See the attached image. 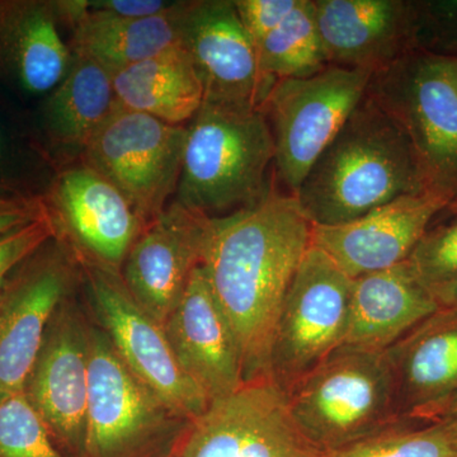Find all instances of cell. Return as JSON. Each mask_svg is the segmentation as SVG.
Segmentation results:
<instances>
[{
  "label": "cell",
  "instance_id": "cell-1",
  "mask_svg": "<svg viewBox=\"0 0 457 457\" xmlns=\"http://www.w3.org/2000/svg\"><path fill=\"white\" fill-rule=\"evenodd\" d=\"M312 239L296 197L276 188L254 206L212 218L201 267L236 333L245 381L270 378L279 312Z\"/></svg>",
  "mask_w": 457,
  "mask_h": 457
},
{
  "label": "cell",
  "instance_id": "cell-2",
  "mask_svg": "<svg viewBox=\"0 0 457 457\" xmlns=\"http://www.w3.org/2000/svg\"><path fill=\"white\" fill-rule=\"evenodd\" d=\"M426 191L407 134L366 93L295 197L312 225L335 227L396 198Z\"/></svg>",
  "mask_w": 457,
  "mask_h": 457
},
{
  "label": "cell",
  "instance_id": "cell-3",
  "mask_svg": "<svg viewBox=\"0 0 457 457\" xmlns=\"http://www.w3.org/2000/svg\"><path fill=\"white\" fill-rule=\"evenodd\" d=\"M186 128L174 201L222 218L254 206L275 188V144L261 110L204 102Z\"/></svg>",
  "mask_w": 457,
  "mask_h": 457
},
{
  "label": "cell",
  "instance_id": "cell-4",
  "mask_svg": "<svg viewBox=\"0 0 457 457\" xmlns=\"http://www.w3.org/2000/svg\"><path fill=\"white\" fill-rule=\"evenodd\" d=\"M285 395L296 425L326 453L404 422L386 351L343 345Z\"/></svg>",
  "mask_w": 457,
  "mask_h": 457
},
{
  "label": "cell",
  "instance_id": "cell-5",
  "mask_svg": "<svg viewBox=\"0 0 457 457\" xmlns=\"http://www.w3.org/2000/svg\"><path fill=\"white\" fill-rule=\"evenodd\" d=\"M191 422L123 363L106 333L90 320L82 457H176Z\"/></svg>",
  "mask_w": 457,
  "mask_h": 457
},
{
  "label": "cell",
  "instance_id": "cell-6",
  "mask_svg": "<svg viewBox=\"0 0 457 457\" xmlns=\"http://www.w3.org/2000/svg\"><path fill=\"white\" fill-rule=\"evenodd\" d=\"M368 96L411 140L426 189L457 200V84L449 57L413 50L371 75Z\"/></svg>",
  "mask_w": 457,
  "mask_h": 457
},
{
  "label": "cell",
  "instance_id": "cell-7",
  "mask_svg": "<svg viewBox=\"0 0 457 457\" xmlns=\"http://www.w3.org/2000/svg\"><path fill=\"white\" fill-rule=\"evenodd\" d=\"M371 75L329 64L309 77L273 84L261 111L275 144L276 177L287 194H297L319 155L365 97Z\"/></svg>",
  "mask_w": 457,
  "mask_h": 457
},
{
  "label": "cell",
  "instance_id": "cell-8",
  "mask_svg": "<svg viewBox=\"0 0 457 457\" xmlns=\"http://www.w3.org/2000/svg\"><path fill=\"white\" fill-rule=\"evenodd\" d=\"M352 282L317 246L303 255L279 312L270 356V378L285 394L345 345Z\"/></svg>",
  "mask_w": 457,
  "mask_h": 457
},
{
  "label": "cell",
  "instance_id": "cell-9",
  "mask_svg": "<svg viewBox=\"0 0 457 457\" xmlns=\"http://www.w3.org/2000/svg\"><path fill=\"white\" fill-rule=\"evenodd\" d=\"M54 237L80 267L121 273L147 227L130 201L82 158L60 164L42 192Z\"/></svg>",
  "mask_w": 457,
  "mask_h": 457
},
{
  "label": "cell",
  "instance_id": "cell-10",
  "mask_svg": "<svg viewBox=\"0 0 457 457\" xmlns=\"http://www.w3.org/2000/svg\"><path fill=\"white\" fill-rule=\"evenodd\" d=\"M186 135V126L170 125L117 104L82 159L116 186L149 225L177 194Z\"/></svg>",
  "mask_w": 457,
  "mask_h": 457
},
{
  "label": "cell",
  "instance_id": "cell-11",
  "mask_svg": "<svg viewBox=\"0 0 457 457\" xmlns=\"http://www.w3.org/2000/svg\"><path fill=\"white\" fill-rule=\"evenodd\" d=\"M80 270L93 317L123 363L180 416L188 420L200 417L210 400L180 368L163 324L132 297L121 273Z\"/></svg>",
  "mask_w": 457,
  "mask_h": 457
},
{
  "label": "cell",
  "instance_id": "cell-12",
  "mask_svg": "<svg viewBox=\"0 0 457 457\" xmlns=\"http://www.w3.org/2000/svg\"><path fill=\"white\" fill-rule=\"evenodd\" d=\"M272 378L245 381L192 420L176 457H324Z\"/></svg>",
  "mask_w": 457,
  "mask_h": 457
},
{
  "label": "cell",
  "instance_id": "cell-13",
  "mask_svg": "<svg viewBox=\"0 0 457 457\" xmlns=\"http://www.w3.org/2000/svg\"><path fill=\"white\" fill-rule=\"evenodd\" d=\"M79 282V264L53 237L0 287V398L22 393L51 319Z\"/></svg>",
  "mask_w": 457,
  "mask_h": 457
},
{
  "label": "cell",
  "instance_id": "cell-14",
  "mask_svg": "<svg viewBox=\"0 0 457 457\" xmlns=\"http://www.w3.org/2000/svg\"><path fill=\"white\" fill-rule=\"evenodd\" d=\"M89 327L74 296L51 319L23 395L62 453L82 457L89 395Z\"/></svg>",
  "mask_w": 457,
  "mask_h": 457
},
{
  "label": "cell",
  "instance_id": "cell-15",
  "mask_svg": "<svg viewBox=\"0 0 457 457\" xmlns=\"http://www.w3.org/2000/svg\"><path fill=\"white\" fill-rule=\"evenodd\" d=\"M179 42L203 83L204 102L261 110L276 82L262 73L234 0L186 2Z\"/></svg>",
  "mask_w": 457,
  "mask_h": 457
},
{
  "label": "cell",
  "instance_id": "cell-16",
  "mask_svg": "<svg viewBox=\"0 0 457 457\" xmlns=\"http://www.w3.org/2000/svg\"><path fill=\"white\" fill-rule=\"evenodd\" d=\"M212 218L173 201L131 246L121 276L141 308L163 324L203 264Z\"/></svg>",
  "mask_w": 457,
  "mask_h": 457
},
{
  "label": "cell",
  "instance_id": "cell-17",
  "mask_svg": "<svg viewBox=\"0 0 457 457\" xmlns=\"http://www.w3.org/2000/svg\"><path fill=\"white\" fill-rule=\"evenodd\" d=\"M447 206L431 192L408 195L347 224L312 225V245L354 279L407 262L427 228Z\"/></svg>",
  "mask_w": 457,
  "mask_h": 457
},
{
  "label": "cell",
  "instance_id": "cell-18",
  "mask_svg": "<svg viewBox=\"0 0 457 457\" xmlns=\"http://www.w3.org/2000/svg\"><path fill=\"white\" fill-rule=\"evenodd\" d=\"M164 329L180 368L210 403L245 384L239 343L203 267L195 270Z\"/></svg>",
  "mask_w": 457,
  "mask_h": 457
},
{
  "label": "cell",
  "instance_id": "cell-19",
  "mask_svg": "<svg viewBox=\"0 0 457 457\" xmlns=\"http://www.w3.org/2000/svg\"><path fill=\"white\" fill-rule=\"evenodd\" d=\"M329 64L374 74L414 50V2L314 0Z\"/></svg>",
  "mask_w": 457,
  "mask_h": 457
},
{
  "label": "cell",
  "instance_id": "cell-20",
  "mask_svg": "<svg viewBox=\"0 0 457 457\" xmlns=\"http://www.w3.org/2000/svg\"><path fill=\"white\" fill-rule=\"evenodd\" d=\"M404 422H435L457 400V309H440L386 351Z\"/></svg>",
  "mask_w": 457,
  "mask_h": 457
},
{
  "label": "cell",
  "instance_id": "cell-21",
  "mask_svg": "<svg viewBox=\"0 0 457 457\" xmlns=\"http://www.w3.org/2000/svg\"><path fill=\"white\" fill-rule=\"evenodd\" d=\"M53 0H0V83L27 99H44L73 60Z\"/></svg>",
  "mask_w": 457,
  "mask_h": 457
},
{
  "label": "cell",
  "instance_id": "cell-22",
  "mask_svg": "<svg viewBox=\"0 0 457 457\" xmlns=\"http://www.w3.org/2000/svg\"><path fill=\"white\" fill-rule=\"evenodd\" d=\"M55 5L62 26L71 29V51L114 75L179 44L186 2L146 18L92 11L87 0H56Z\"/></svg>",
  "mask_w": 457,
  "mask_h": 457
},
{
  "label": "cell",
  "instance_id": "cell-23",
  "mask_svg": "<svg viewBox=\"0 0 457 457\" xmlns=\"http://www.w3.org/2000/svg\"><path fill=\"white\" fill-rule=\"evenodd\" d=\"M432 291L408 262L352 282L345 345L387 351L418 324L440 311Z\"/></svg>",
  "mask_w": 457,
  "mask_h": 457
},
{
  "label": "cell",
  "instance_id": "cell-24",
  "mask_svg": "<svg viewBox=\"0 0 457 457\" xmlns=\"http://www.w3.org/2000/svg\"><path fill=\"white\" fill-rule=\"evenodd\" d=\"M117 107L112 75L89 57L73 53L62 83L41 101L36 135L50 162L79 155Z\"/></svg>",
  "mask_w": 457,
  "mask_h": 457
},
{
  "label": "cell",
  "instance_id": "cell-25",
  "mask_svg": "<svg viewBox=\"0 0 457 457\" xmlns=\"http://www.w3.org/2000/svg\"><path fill=\"white\" fill-rule=\"evenodd\" d=\"M120 106L170 125L186 126L204 102V90L187 51L177 44L112 75Z\"/></svg>",
  "mask_w": 457,
  "mask_h": 457
},
{
  "label": "cell",
  "instance_id": "cell-26",
  "mask_svg": "<svg viewBox=\"0 0 457 457\" xmlns=\"http://www.w3.org/2000/svg\"><path fill=\"white\" fill-rule=\"evenodd\" d=\"M255 47L262 73L272 82L309 77L329 65L314 0H300L293 13Z\"/></svg>",
  "mask_w": 457,
  "mask_h": 457
},
{
  "label": "cell",
  "instance_id": "cell-27",
  "mask_svg": "<svg viewBox=\"0 0 457 457\" xmlns=\"http://www.w3.org/2000/svg\"><path fill=\"white\" fill-rule=\"evenodd\" d=\"M46 163L51 162L35 128L0 98V191L41 196Z\"/></svg>",
  "mask_w": 457,
  "mask_h": 457
},
{
  "label": "cell",
  "instance_id": "cell-28",
  "mask_svg": "<svg viewBox=\"0 0 457 457\" xmlns=\"http://www.w3.org/2000/svg\"><path fill=\"white\" fill-rule=\"evenodd\" d=\"M324 457H457V432L444 420L420 427L402 422Z\"/></svg>",
  "mask_w": 457,
  "mask_h": 457
},
{
  "label": "cell",
  "instance_id": "cell-29",
  "mask_svg": "<svg viewBox=\"0 0 457 457\" xmlns=\"http://www.w3.org/2000/svg\"><path fill=\"white\" fill-rule=\"evenodd\" d=\"M0 457H71L51 437L23 393L0 398Z\"/></svg>",
  "mask_w": 457,
  "mask_h": 457
},
{
  "label": "cell",
  "instance_id": "cell-30",
  "mask_svg": "<svg viewBox=\"0 0 457 457\" xmlns=\"http://www.w3.org/2000/svg\"><path fill=\"white\" fill-rule=\"evenodd\" d=\"M440 216L442 220L429 225L407 261L428 287L457 278V212L444 210Z\"/></svg>",
  "mask_w": 457,
  "mask_h": 457
},
{
  "label": "cell",
  "instance_id": "cell-31",
  "mask_svg": "<svg viewBox=\"0 0 457 457\" xmlns=\"http://www.w3.org/2000/svg\"><path fill=\"white\" fill-rule=\"evenodd\" d=\"M414 50L457 57V0L414 2Z\"/></svg>",
  "mask_w": 457,
  "mask_h": 457
},
{
  "label": "cell",
  "instance_id": "cell-32",
  "mask_svg": "<svg viewBox=\"0 0 457 457\" xmlns=\"http://www.w3.org/2000/svg\"><path fill=\"white\" fill-rule=\"evenodd\" d=\"M53 237L54 228L47 215L0 237V287L20 264Z\"/></svg>",
  "mask_w": 457,
  "mask_h": 457
},
{
  "label": "cell",
  "instance_id": "cell-33",
  "mask_svg": "<svg viewBox=\"0 0 457 457\" xmlns=\"http://www.w3.org/2000/svg\"><path fill=\"white\" fill-rule=\"evenodd\" d=\"M300 0H234L237 16L254 45L278 29Z\"/></svg>",
  "mask_w": 457,
  "mask_h": 457
},
{
  "label": "cell",
  "instance_id": "cell-34",
  "mask_svg": "<svg viewBox=\"0 0 457 457\" xmlns=\"http://www.w3.org/2000/svg\"><path fill=\"white\" fill-rule=\"evenodd\" d=\"M46 216L44 201L36 195L0 191V237Z\"/></svg>",
  "mask_w": 457,
  "mask_h": 457
},
{
  "label": "cell",
  "instance_id": "cell-35",
  "mask_svg": "<svg viewBox=\"0 0 457 457\" xmlns=\"http://www.w3.org/2000/svg\"><path fill=\"white\" fill-rule=\"evenodd\" d=\"M88 3L92 11L104 12L117 17L146 18L170 11L177 2L164 0H96Z\"/></svg>",
  "mask_w": 457,
  "mask_h": 457
},
{
  "label": "cell",
  "instance_id": "cell-36",
  "mask_svg": "<svg viewBox=\"0 0 457 457\" xmlns=\"http://www.w3.org/2000/svg\"><path fill=\"white\" fill-rule=\"evenodd\" d=\"M441 309H457V278L446 284L429 286Z\"/></svg>",
  "mask_w": 457,
  "mask_h": 457
},
{
  "label": "cell",
  "instance_id": "cell-37",
  "mask_svg": "<svg viewBox=\"0 0 457 457\" xmlns=\"http://www.w3.org/2000/svg\"><path fill=\"white\" fill-rule=\"evenodd\" d=\"M437 420H444L451 428L455 429L457 432V400Z\"/></svg>",
  "mask_w": 457,
  "mask_h": 457
},
{
  "label": "cell",
  "instance_id": "cell-38",
  "mask_svg": "<svg viewBox=\"0 0 457 457\" xmlns=\"http://www.w3.org/2000/svg\"><path fill=\"white\" fill-rule=\"evenodd\" d=\"M450 69L457 84V57H449Z\"/></svg>",
  "mask_w": 457,
  "mask_h": 457
},
{
  "label": "cell",
  "instance_id": "cell-39",
  "mask_svg": "<svg viewBox=\"0 0 457 457\" xmlns=\"http://www.w3.org/2000/svg\"><path fill=\"white\" fill-rule=\"evenodd\" d=\"M445 212H457V200L453 201V204L447 206V209Z\"/></svg>",
  "mask_w": 457,
  "mask_h": 457
}]
</instances>
